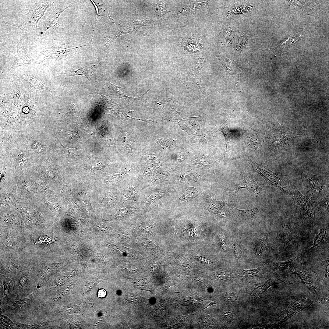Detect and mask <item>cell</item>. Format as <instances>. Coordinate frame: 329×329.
<instances>
[{"label": "cell", "mask_w": 329, "mask_h": 329, "mask_svg": "<svg viewBox=\"0 0 329 329\" xmlns=\"http://www.w3.org/2000/svg\"><path fill=\"white\" fill-rule=\"evenodd\" d=\"M223 317L227 322L230 323L234 317V313L231 311L225 312L223 314Z\"/></svg>", "instance_id": "cell-25"}, {"label": "cell", "mask_w": 329, "mask_h": 329, "mask_svg": "<svg viewBox=\"0 0 329 329\" xmlns=\"http://www.w3.org/2000/svg\"><path fill=\"white\" fill-rule=\"evenodd\" d=\"M232 248L235 257L238 259L240 258L242 256V252L240 249L235 244L232 245Z\"/></svg>", "instance_id": "cell-26"}, {"label": "cell", "mask_w": 329, "mask_h": 329, "mask_svg": "<svg viewBox=\"0 0 329 329\" xmlns=\"http://www.w3.org/2000/svg\"><path fill=\"white\" fill-rule=\"evenodd\" d=\"M106 295V291L104 289H100L98 292L97 295L99 297L104 298L105 296Z\"/></svg>", "instance_id": "cell-34"}, {"label": "cell", "mask_w": 329, "mask_h": 329, "mask_svg": "<svg viewBox=\"0 0 329 329\" xmlns=\"http://www.w3.org/2000/svg\"><path fill=\"white\" fill-rule=\"evenodd\" d=\"M123 237L124 239L127 241H130L131 239V236L130 234L128 232H125L123 234Z\"/></svg>", "instance_id": "cell-35"}, {"label": "cell", "mask_w": 329, "mask_h": 329, "mask_svg": "<svg viewBox=\"0 0 329 329\" xmlns=\"http://www.w3.org/2000/svg\"><path fill=\"white\" fill-rule=\"evenodd\" d=\"M234 209L237 213L238 216L241 218H252L256 213V209L254 208L240 210L233 207Z\"/></svg>", "instance_id": "cell-16"}, {"label": "cell", "mask_w": 329, "mask_h": 329, "mask_svg": "<svg viewBox=\"0 0 329 329\" xmlns=\"http://www.w3.org/2000/svg\"><path fill=\"white\" fill-rule=\"evenodd\" d=\"M137 192L134 187H129L123 191L122 198L124 202L129 200H133L137 202Z\"/></svg>", "instance_id": "cell-11"}, {"label": "cell", "mask_w": 329, "mask_h": 329, "mask_svg": "<svg viewBox=\"0 0 329 329\" xmlns=\"http://www.w3.org/2000/svg\"><path fill=\"white\" fill-rule=\"evenodd\" d=\"M32 147L36 150L40 151L41 150V146L39 143L37 142H35L32 145Z\"/></svg>", "instance_id": "cell-33"}, {"label": "cell", "mask_w": 329, "mask_h": 329, "mask_svg": "<svg viewBox=\"0 0 329 329\" xmlns=\"http://www.w3.org/2000/svg\"><path fill=\"white\" fill-rule=\"evenodd\" d=\"M143 244L146 247L148 248L151 249V248H153L154 246V243L147 239H145Z\"/></svg>", "instance_id": "cell-31"}, {"label": "cell", "mask_w": 329, "mask_h": 329, "mask_svg": "<svg viewBox=\"0 0 329 329\" xmlns=\"http://www.w3.org/2000/svg\"><path fill=\"white\" fill-rule=\"evenodd\" d=\"M218 130L224 134L225 138L226 150L225 154L229 150L230 141L232 138L231 134L230 131L229 127L223 123L221 125Z\"/></svg>", "instance_id": "cell-12"}, {"label": "cell", "mask_w": 329, "mask_h": 329, "mask_svg": "<svg viewBox=\"0 0 329 329\" xmlns=\"http://www.w3.org/2000/svg\"><path fill=\"white\" fill-rule=\"evenodd\" d=\"M290 271L292 274H296L299 282L305 285L310 290L317 292L315 282L318 275L314 271L306 272L302 270L301 268L298 269H295L294 271Z\"/></svg>", "instance_id": "cell-7"}, {"label": "cell", "mask_w": 329, "mask_h": 329, "mask_svg": "<svg viewBox=\"0 0 329 329\" xmlns=\"http://www.w3.org/2000/svg\"><path fill=\"white\" fill-rule=\"evenodd\" d=\"M273 128L271 139L276 147L281 149L289 147L298 134L292 133L287 128L277 123Z\"/></svg>", "instance_id": "cell-4"}, {"label": "cell", "mask_w": 329, "mask_h": 329, "mask_svg": "<svg viewBox=\"0 0 329 329\" xmlns=\"http://www.w3.org/2000/svg\"><path fill=\"white\" fill-rule=\"evenodd\" d=\"M51 5L50 1H44L31 5L28 13L27 14L28 25L36 28L38 21L43 15L46 9Z\"/></svg>", "instance_id": "cell-6"}, {"label": "cell", "mask_w": 329, "mask_h": 329, "mask_svg": "<svg viewBox=\"0 0 329 329\" xmlns=\"http://www.w3.org/2000/svg\"><path fill=\"white\" fill-rule=\"evenodd\" d=\"M319 259L322 263L325 271V278H324V281L325 279H326L327 278V277H328L329 276V271H328V267L329 266V260L323 261L321 260L320 258H319Z\"/></svg>", "instance_id": "cell-27"}, {"label": "cell", "mask_w": 329, "mask_h": 329, "mask_svg": "<svg viewBox=\"0 0 329 329\" xmlns=\"http://www.w3.org/2000/svg\"><path fill=\"white\" fill-rule=\"evenodd\" d=\"M245 138L246 143L250 148L256 150L259 149L260 143L256 137L248 132L246 134Z\"/></svg>", "instance_id": "cell-13"}, {"label": "cell", "mask_w": 329, "mask_h": 329, "mask_svg": "<svg viewBox=\"0 0 329 329\" xmlns=\"http://www.w3.org/2000/svg\"><path fill=\"white\" fill-rule=\"evenodd\" d=\"M95 68L94 66L88 65L81 67L79 69L70 72L69 76L80 75L89 80L94 73Z\"/></svg>", "instance_id": "cell-10"}, {"label": "cell", "mask_w": 329, "mask_h": 329, "mask_svg": "<svg viewBox=\"0 0 329 329\" xmlns=\"http://www.w3.org/2000/svg\"><path fill=\"white\" fill-rule=\"evenodd\" d=\"M198 195V192L195 188L189 187L181 196L179 199L182 201L186 202L196 197Z\"/></svg>", "instance_id": "cell-14"}, {"label": "cell", "mask_w": 329, "mask_h": 329, "mask_svg": "<svg viewBox=\"0 0 329 329\" xmlns=\"http://www.w3.org/2000/svg\"><path fill=\"white\" fill-rule=\"evenodd\" d=\"M265 287H266L264 285H262L256 287L253 290L254 294H262V293H264L265 292V289H265L266 288Z\"/></svg>", "instance_id": "cell-28"}, {"label": "cell", "mask_w": 329, "mask_h": 329, "mask_svg": "<svg viewBox=\"0 0 329 329\" xmlns=\"http://www.w3.org/2000/svg\"><path fill=\"white\" fill-rule=\"evenodd\" d=\"M281 235L284 247L288 248L294 243V238L289 223H285L282 228Z\"/></svg>", "instance_id": "cell-9"}, {"label": "cell", "mask_w": 329, "mask_h": 329, "mask_svg": "<svg viewBox=\"0 0 329 329\" xmlns=\"http://www.w3.org/2000/svg\"><path fill=\"white\" fill-rule=\"evenodd\" d=\"M203 323L205 324L209 325L213 322V320L211 317L209 316L204 317L203 320Z\"/></svg>", "instance_id": "cell-30"}, {"label": "cell", "mask_w": 329, "mask_h": 329, "mask_svg": "<svg viewBox=\"0 0 329 329\" xmlns=\"http://www.w3.org/2000/svg\"><path fill=\"white\" fill-rule=\"evenodd\" d=\"M133 209L134 208L131 207H127L123 209L120 208L119 210H116V214L115 215L111 216L117 219L123 218L129 215Z\"/></svg>", "instance_id": "cell-18"}, {"label": "cell", "mask_w": 329, "mask_h": 329, "mask_svg": "<svg viewBox=\"0 0 329 329\" xmlns=\"http://www.w3.org/2000/svg\"><path fill=\"white\" fill-rule=\"evenodd\" d=\"M224 299L226 301L229 302H233L237 299V296L235 293L229 292L226 293L224 296Z\"/></svg>", "instance_id": "cell-23"}, {"label": "cell", "mask_w": 329, "mask_h": 329, "mask_svg": "<svg viewBox=\"0 0 329 329\" xmlns=\"http://www.w3.org/2000/svg\"><path fill=\"white\" fill-rule=\"evenodd\" d=\"M267 242L266 239H261L258 242L257 251L259 253L264 252L267 248Z\"/></svg>", "instance_id": "cell-22"}, {"label": "cell", "mask_w": 329, "mask_h": 329, "mask_svg": "<svg viewBox=\"0 0 329 329\" xmlns=\"http://www.w3.org/2000/svg\"><path fill=\"white\" fill-rule=\"evenodd\" d=\"M259 269L244 270L241 272L242 276L246 277H251L257 275L258 273Z\"/></svg>", "instance_id": "cell-21"}, {"label": "cell", "mask_w": 329, "mask_h": 329, "mask_svg": "<svg viewBox=\"0 0 329 329\" xmlns=\"http://www.w3.org/2000/svg\"><path fill=\"white\" fill-rule=\"evenodd\" d=\"M326 233V229H322L320 230L319 233L316 234L313 245L309 250L313 249L314 248L317 247L325 239Z\"/></svg>", "instance_id": "cell-19"}, {"label": "cell", "mask_w": 329, "mask_h": 329, "mask_svg": "<svg viewBox=\"0 0 329 329\" xmlns=\"http://www.w3.org/2000/svg\"><path fill=\"white\" fill-rule=\"evenodd\" d=\"M249 161L254 171L263 177L267 185L277 187L284 193L292 198L293 196L290 191L289 181L286 176L276 173L266 166L251 160Z\"/></svg>", "instance_id": "cell-1"}, {"label": "cell", "mask_w": 329, "mask_h": 329, "mask_svg": "<svg viewBox=\"0 0 329 329\" xmlns=\"http://www.w3.org/2000/svg\"><path fill=\"white\" fill-rule=\"evenodd\" d=\"M216 304V301H214L212 302H210L205 308H204V309H206V308H207V307H209V306H212V305H213Z\"/></svg>", "instance_id": "cell-36"}, {"label": "cell", "mask_w": 329, "mask_h": 329, "mask_svg": "<svg viewBox=\"0 0 329 329\" xmlns=\"http://www.w3.org/2000/svg\"><path fill=\"white\" fill-rule=\"evenodd\" d=\"M299 257L292 258L288 261L277 263L276 264V268L280 270H290L294 264L296 262Z\"/></svg>", "instance_id": "cell-17"}, {"label": "cell", "mask_w": 329, "mask_h": 329, "mask_svg": "<svg viewBox=\"0 0 329 329\" xmlns=\"http://www.w3.org/2000/svg\"><path fill=\"white\" fill-rule=\"evenodd\" d=\"M110 85L119 94L121 95L122 96H124L125 94H124L123 93V89L122 88L118 86L115 85L110 83Z\"/></svg>", "instance_id": "cell-29"}, {"label": "cell", "mask_w": 329, "mask_h": 329, "mask_svg": "<svg viewBox=\"0 0 329 329\" xmlns=\"http://www.w3.org/2000/svg\"><path fill=\"white\" fill-rule=\"evenodd\" d=\"M216 278L221 280L230 279L231 275L229 272L225 271L217 273L216 274Z\"/></svg>", "instance_id": "cell-24"}, {"label": "cell", "mask_w": 329, "mask_h": 329, "mask_svg": "<svg viewBox=\"0 0 329 329\" xmlns=\"http://www.w3.org/2000/svg\"><path fill=\"white\" fill-rule=\"evenodd\" d=\"M17 42V52L14 57L13 63L10 70L24 64L37 63L29 55L22 43L18 41Z\"/></svg>", "instance_id": "cell-8"}, {"label": "cell", "mask_w": 329, "mask_h": 329, "mask_svg": "<svg viewBox=\"0 0 329 329\" xmlns=\"http://www.w3.org/2000/svg\"><path fill=\"white\" fill-rule=\"evenodd\" d=\"M220 242L222 247L223 249H226V244L225 241V238L222 235H219L218 236Z\"/></svg>", "instance_id": "cell-32"}, {"label": "cell", "mask_w": 329, "mask_h": 329, "mask_svg": "<svg viewBox=\"0 0 329 329\" xmlns=\"http://www.w3.org/2000/svg\"><path fill=\"white\" fill-rule=\"evenodd\" d=\"M76 48L77 47L71 49H67L61 48L52 47L53 52L55 55L52 57H56L60 58H66L70 54V52L72 51V50Z\"/></svg>", "instance_id": "cell-15"}, {"label": "cell", "mask_w": 329, "mask_h": 329, "mask_svg": "<svg viewBox=\"0 0 329 329\" xmlns=\"http://www.w3.org/2000/svg\"><path fill=\"white\" fill-rule=\"evenodd\" d=\"M247 189L249 192H253L256 197H259L264 194V189L260 187L255 181L251 175L243 172L240 173L238 185L229 191L238 193L241 189Z\"/></svg>", "instance_id": "cell-5"}, {"label": "cell", "mask_w": 329, "mask_h": 329, "mask_svg": "<svg viewBox=\"0 0 329 329\" xmlns=\"http://www.w3.org/2000/svg\"><path fill=\"white\" fill-rule=\"evenodd\" d=\"M325 178L308 172L302 173V179L307 194L313 200H317L324 195L327 188Z\"/></svg>", "instance_id": "cell-2"}, {"label": "cell", "mask_w": 329, "mask_h": 329, "mask_svg": "<svg viewBox=\"0 0 329 329\" xmlns=\"http://www.w3.org/2000/svg\"><path fill=\"white\" fill-rule=\"evenodd\" d=\"M295 193L292 198L296 209L309 224H315V213L313 202L308 197L303 196L294 186Z\"/></svg>", "instance_id": "cell-3"}, {"label": "cell", "mask_w": 329, "mask_h": 329, "mask_svg": "<svg viewBox=\"0 0 329 329\" xmlns=\"http://www.w3.org/2000/svg\"><path fill=\"white\" fill-rule=\"evenodd\" d=\"M318 208L323 209L328 212L329 211V193H327L325 198L318 203Z\"/></svg>", "instance_id": "cell-20"}]
</instances>
